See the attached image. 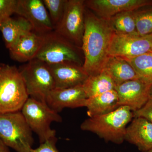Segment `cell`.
<instances>
[{"mask_svg":"<svg viewBox=\"0 0 152 152\" xmlns=\"http://www.w3.org/2000/svg\"><path fill=\"white\" fill-rule=\"evenodd\" d=\"M125 59L133 67L140 80L152 85V52Z\"/></svg>","mask_w":152,"mask_h":152,"instance_id":"7402d4cb","label":"cell"},{"mask_svg":"<svg viewBox=\"0 0 152 152\" xmlns=\"http://www.w3.org/2000/svg\"><path fill=\"white\" fill-rule=\"evenodd\" d=\"M115 87L113 79L104 70L94 75L89 76L83 85L88 98L115 89Z\"/></svg>","mask_w":152,"mask_h":152,"instance_id":"ffe728a7","label":"cell"},{"mask_svg":"<svg viewBox=\"0 0 152 152\" xmlns=\"http://www.w3.org/2000/svg\"><path fill=\"white\" fill-rule=\"evenodd\" d=\"M152 35H125L114 33L109 46V56L124 59L134 58L151 51Z\"/></svg>","mask_w":152,"mask_h":152,"instance_id":"9c48e42d","label":"cell"},{"mask_svg":"<svg viewBox=\"0 0 152 152\" xmlns=\"http://www.w3.org/2000/svg\"><path fill=\"white\" fill-rule=\"evenodd\" d=\"M86 8L83 0H67L62 18L54 30L81 48L85 31Z\"/></svg>","mask_w":152,"mask_h":152,"instance_id":"ba28073f","label":"cell"},{"mask_svg":"<svg viewBox=\"0 0 152 152\" xmlns=\"http://www.w3.org/2000/svg\"><path fill=\"white\" fill-rule=\"evenodd\" d=\"M119 107L118 96L115 89L88 98L86 106L89 118L109 113Z\"/></svg>","mask_w":152,"mask_h":152,"instance_id":"ac0fdd59","label":"cell"},{"mask_svg":"<svg viewBox=\"0 0 152 152\" xmlns=\"http://www.w3.org/2000/svg\"><path fill=\"white\" fill-rule=\"evenodd\" d=\"M42 41V35L33 31L24 35L9 49L11 58L21 62L34 59L40 48Z\"/></svg>","mask_w":152,"mask_h":152,"instance_id":"2e32d148","label":"cell"},{"mask_svg":"<svg viewBox=\"0 0 152 152\" xmlns=\"http://www.w3.org/2000/svg\"><path fill=\"white\" fill-rule=\"evenodd\" d=\"M133 118L129 107L120 106L109 113L88 118L82 123L80 129L94 133L105 141L120 145L124 141L126 129Z\"/></svg>","mask_w":152,"mask_h":152,"instance_id":"7a4b0ae2","label":"cell"},{"mask_svg":"<svg viewBox=\"0 0 152 152\" xmlns=\"http://www.w3.org/2000/svg\"><path fill=\"white\" fill-rule=\"evenodd\" d=\"M48 65L54 80L56 89L67 88L83 85L88 77L83 66L75 63Z\"/></svg>","mask_w":152,"mask_h":152,"instance_id":"5bb4252c","label":"cell"},{"mask_svg":"<svg viewBox=\"0 0 152 152\" xmlns=\"http://www.w3.org/2000/svg\"><path fill=\"white\" fill-rule=\"evenodd\" d=\"M19 70L29 97L46 103L49 93L55 88L54 80L48 65L35 58Z\"/></svg>","mask_w":152,"mask_h":152,"instance_id":"52a82bcc","label":"cell"},{"mask_svg":"<svg viewBox=\"0 0 152 152\" xmlns=\"http://www.w3.org/2000/svg\"><path fill=\"white\" fill-rule=\"evenodd\" d=\"M42 1L55 29L62 18L67 0H42Z\"/></svg>","mask_w":152,"mask_h":152,"instance_id":"cb8c5ba5","label":"cell"},{"mask_svg":"<svg viewBox=\"0 0 152 152\" xmlns=\"http://www.w3.org/2000/svg\"><path fill=\"white\" fill-rule=\"evenodd\" d=\"M152 85L140 80H132L116 86L120 106L129 107L132 112L143 107L149 100Z\"/></svg>","mask_w":152,"mask_h":152,"instance_id":"8fae6325","label":"cell"},{"mask_svg":"<svg viewBox=\"0 0 152 152\" xmlns=\"http://www.w3.org/2000/svg\"></svg>","mask_w":152,"mask_h":152,"instance_id":"1f68e13d","label":"cell"},{"mask_svg":"<svg viewBox=\"0 0 152 152\" xmlns=\"http://www.w3.org/2000/svg\"><path fill=\"white\" fill-rule=\"evenodd\" d=\"M103 70L111 77L115 86L132 80L140 79L130 64L121 57L109 56Z\"/></svg>","mask_w":152,"mask_h":152,"instance_id":"e0dca14e","label":"cell"},{"mask_svg":"<svg viewBox=\"0 0 152 152\" xmlns=\"http://www.w3.org/2000/svg\"><path fill=\"white\" fill-rule=\"evenodd\" d=\"M134 12H122L109 20L115 33L121 34L139 35L136 28Z\"/></svg>","mask_w":152,"mask_h":152,"instance_id":"44dd1931","label":"cell"},{"mask_svg":"<svg viewBox=\"0 0 152 152\" xmlns=\"http://www.w3.org/2000/svg\"><path fill=\"white\" fill-rule=\"evenodd\" d=\"M87 99L83 85H80L67 88H55L49 93L46 103L58 113L66 108L86 107Z\"/></svg>","mask_w":152,"mask_h":152,"instance_id":"4fadbf2b","label":"cell"},{"mask_svg":"<svg viewBox=\"0 0 152 152\" xmlns=\"http://www.w3.org/2000/svg\"><path fill=\"white\" fill-rule=\"evenodd\" d=\"M150 52H152V49H151V51Z\"/></svg>","mask_w":152,"mask_h":152,"instance_id":"4dcf8cb0","label":"cell"},{"mask_svg":"<svg viewBox=\"0 0 152 152\" xmlns=\"http://www.w3.org/2000/svg\"><path fill=\"white\" fill-rule=\"evenodd\" d=\"M149 99L152 100V85L151 87V88H150V90Z\"/></svg>","mask_w":152,"mask_h":152,"instance_id":"f1b7e54d","label":"cell"},{"mask_svg":"<svg viewBox=\"0 0 152 152\" xmlns=\"http://www.w3.org/2000/svg\"><path fill=\"white\" fill-rule=\"evenodd\" d=\"M21 112L32 131L37 135L40 144L56 137V131L51 128V124L61 122L62 118L46 103L29 97Z\"/></svg>","mask_w":152,"mask_h":152,"instance_id":"5b68a950","label":"cell"},{"mask_svg":"<svg viewBox=\"0 0 152 152\" xmlns=\"http://www.w3.org/2000/svg\"><path fill=\"white\" fill-rule=\"evenodd\" d=\"M152 1L147 0H88L85 6L95 12L97 16L109 20L117 14L127 11H134L149 5Z\"/></svg>","mask_w":152,"mask_h":152,"instance_id":"7c38bea8","label":"cell"},{"mask_svg":"<svg viewBox=\"0 0 152 152\" xmlns=\"http://www.w3.org/2000/svg\"><path fill=\"white\" fill-rule=\"evenodd\" d=\"M114 33L109 20L85 10V31L81 48L84 56L83 68L88 76L103 70L109 56V46Z\"/></svg>","mask_w":152,"mask_h":152,"instance_id":"6da1fadb","label":"cell"},{"mask_svg":"<svg viewBox=\"0 0 152 152\" xmlns=\"http://www.w3.org/2000/svg\"><path fill=\"white\" fill-rule=\"evenodd\" d=\"M143 152H152V148L151 149H150V150H149V151H147Z\"/></svg>","mask_w":152,"mask_h":152,"instance_id":"f546056e","label":"cell"},{"mask_svg":"<svg viewBox=\"0 0 152 152\" xmlns=\"http://www.w3.org/2000/svg\"><path fill=\"white\" fill-rule=\"evenodd\" d=\"M32 31L30 23L24 18L20 16L17 18H9L0 27L6 46L9 50L22 36Z\"/></svg>","mask_w":152,"mask_h":152,"instance_id":"d6986e66","label":"cell"},{"mask_svg":"<svg viewBox=\"0 0 152 152\" xmlns=\"http://www.w3.org/2000/svg\"><path fill=\"white\" fill-rule=\"evenodd\" d=\"M0 152H11L10 148L0 139Z\"/></svg>","mask_w":152,"mask_h":152,"instance_id":"83f0119b","label":"cell"},{"mask_svg":"<svg viewBox=\"0 0 152 152\" xmlns=\"http://www.w3.org/2000/svg\"><path fill=\"white\" fill-rule=\"evenodd\" d=\"M41 35L42 44L35 58L48 64L71 62L83 66L78 49L81 48L73 45L54 31Z\"/></svg>","mask_w":152,"mask_h":152,"instance_id":"8992f818","label":"cell"},{"mask_svg":"<svg viewBox=\"0 0 152 152\" xmlns=\"http://www.w3.org/2000/svg\"><path fill=\"white\" fill-rule=\"evenodd\" d=\"M57 141L56 137L52 138L40 144L39 146L37 148L32 149L31 152H59L56 146Z\"/></svg>","mask_w":152,"mask_h":152,"instance_id":"4316f807","label":"cell"},{"mask_svg":"<svg viewBox=\"0 0 152 152\" xmlns=\"http://www.w3.org/2000/svg\"><path fill=\"white\" fill-rule=\"evenodd\" d=\"M134 13L136 28L139 35L152 34V9L135 11Z\"/></svg>","mask_w":152,"mask_h":152,"instance_id":"603a6c76","label":"cell"},{"mask_svg":"<svg viewBox=\"0 0 152 152\" xmlns=\"http://www.w3.org/2000/svg\"><path fill=\"white\" fill-rule=\"evenodd\" d=\"M18 0H0V27L7 19L15 13Z\"/></svg>","mask_w":152,"mask_h":152,"instance_id":"d4e9b609","label":"cell"},{"mask_svg":"<svg viewBox=\"0 0 152 152\" xmlns=\"http://www.w3.org/2000/svg\"><path fill=\"white\" fill-rule=\"evenodd\" d=\"M33 132L21 111L0 113V139L17 152H31Z\"/></svg>","mask_w":152,"mask_h":152,"instance_id":"277c9868","label":"cell"},{"mask_svg":"<svg viewBox=\"0 0 152 152\" xmlns=\"http://www.w3.org/2000/svg\"><path fill=\"white\" fill-rule=\"evenodd\" d=\"M134 118L141 117L152 124V100L150 99L142 107L135 111L133 112Z\"/></svg>","mask_w":152,"mask_h":152,"instance_id":"484cf974","label":"cell"},{"mask_svg":"<svg viewBox=\"0 0 152 152\" xmlns=\"http://www.w3.org/2000/svg\"><path fill=\"white\" fill-rule=\"evenodd\" d=\"M28 98L19 69L0 64V113L21 111Z\"/></svg>","mask_w":152,"mask_h":152,"instance_id":"3957f363","label":"cell"},{"mask_svg":"<svg viewBox=\"0 0 152 152\" xmlns=\"http://www.w3.org/2000/svg\"><path fill=\"white\" fill-rule=\"evenodd\" d=\"M124 141L135 145L142 152L152 148V124L141 118H134L126 130Z\"/></svg>","mask_w":152,"mask_h":152,"instance_id":"9a60e30c","label":"cell"},{"mask_svg":"<svg viewBox=\"0 0 152 152\" xmlns=\"http://www.w3.org/2000/svg\"><path fill=\"white\" fill-rule=\"evenodd\" d=\"M15 13L26 19L31 26L33 31L38 34H45L54 30L42 0H18Z\"/></svg>","mask_w":152,"mask_h":152,"instance_id":"30bf717a","label":"cell"}]
</instances>
